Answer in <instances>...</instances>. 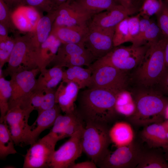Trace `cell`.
Wrapping results in <instances>:
<instances>
[{"mask_svg":"<svg viewBox=\"0 0 168 168\" xmlns=\"http://www.w3.org/2000/svg\"><path fill=\"white\" fill-rule=\"evenodd\" d=\"M96 164L93 161H86L77 163H75L70 168H97Z\"/></svg>","mask_w":168,"mask_h":168,"instance_id":"obj_46","label":"cell"},{"mask_svg":"<svg viewBox=\"0 0 168 168\" xmlns=\"http://www.w3.org/2000/svg\"><path fill=\"white\" fill-rule=\"evenodd\" d=\"M56 16L53 27L73 26L87 25L91 15L76 9L70 4L65 2L56 9Z\"/></svg>","mask_w":168,"mask_h":168,"instance_id":"obj_16","label":"cell"},{"mask_svg":"<svg viewBox=\"0 0 168 168\" xmlns=\"http://www.w3.org/2000/svg\"><path fill=\"white\" fill-rule=\"evenodd\" d=\"M143 0L144 1V0Z\"/></svg>","mask_w":168,"mask_h":168,"instance_id":"obj_56","label":"cell"},{"mask_svg":"<svg viewBox=\"0 0 168 168\" xmlns=\"http://www.w3.org/2000/svg\"><path fill=\"white\" fill-rule=\"evenodd\" d=\"M58 139L49 133L30 145L24 156L23 168H49Z\"/></svg>","mask_w":168,"mask_h":168,"instance_id":"obj_9","label":"cell"},{"mask_svg":"<svg viewBox=\"0 0 168 168\" xmlns=\"http://www.w3.org/2000/svg\"><path fill=\"white\" fill-rule=\"evenodd\" d=\"M118 2L134 14L139 10L136 2L138 0H117Z\"/></svg>","mask_w":168,"mask_h":168,"instance_id":"obj_45","label":"cell"},{"mask_svg":"<svg viewBox=\"0 0 168 168\" xmlns=\"http://www.w3.org/2000/svg\"><path fill=\"white\" fill-rule=\"evenodd\" d=\"M152 22L150 19L143 18H140L139 32L132 43L133 45L136 46L141 45V41L143 35Z\"/></svg>","mask_w":168,"mask_h":168,"instance_id":"obj_42","label":"cell"},{"mask_svg":"<svg viewBox=\"0 0 168 168\" xmlns=\"http://www.w3.org/2000/svg\"><path fill=\"white\" fill-rule=\"evenodd\" d=\"M61 109L58 104L49 110L44 111L39 114L34 123L26 143L31 145L38 140L40 133L45 130L53 126L57 116L60 114Z\"/></svg>","mask_w":168,"mask_h":168,"instance_id":"obj_19","label":"cell"},{"mask_svg":"<svg viewBox=\"0 0 168 168\" xmlns=\"http://www.w3.org/2000/svg\"><path fill=\"white\" fill-rule=\"evenodd\" d=\"M92 71L89 88H100L116 94L126 90L128 83L127 72L106 64H94L88 67Z\"/></svg>","mask_w":168,"mask_h":168,"instance_id":"obj_6","label":"cell"},{"mask_svg":"<svg viewBox=\"0 0 168 168\" xmlns=\"http://www.w3.org/2000/svg\"><path fill=\"white\" fill-rule=\"evenodd\" d=\"M165 117L166 120H168V105H167L165 110Z\"/></svg>","mask_w":168,"mask_h":168,"instance_id":"obj_53","label":"cell"},{"mask_svg":"<svg viewBox=\"0 0 168 168\" xmlns=\"http://www.w3.org/2000/svg\"><path fill=\"white\" fill-rule=\"evenodd\" d=\"M82 136L83 152L97 165L108 154L111 142L108 124L99 122L85 123Z\"/></svg>","mask_w":168,"mask_h":168,"instance_id":"obj_4","label":"cell"},{"mask_svg":"<svg viewBox=\"0 0 168 168\" xmlns=\"http://www.w3.org/2000/svg\"><path fill=\"white\" fill-rule=\"evenodd\" d=\"M143 150L138 143L133 141L128 145L118 147L109 152L97 165L101 168H136Z\"/></svg>","mask_w":168,"mask_h":168,"instance_id":"obj_11","label":"cell"},{"mask_svg":"<svg viewBox=\"0 0 168 168\" xmlns=\"http://www.w3.org/2000/svg\"><path fill=\"white\" fill-rule=\"evenodd\" d=\"M55 91L53 89L45 91L42 103L37 110L38 114L44 111L52 109L57 104L55 101Z\"/></svg>","mask_w":168,"mask_h":168,"instance_id":"obj_40","label":"cell"},{"mask_svg":"<svg viewBox=\"0 0 168 168\" xmlns=\"http://www.w3.org/2000/svg\"><path fill=\"white\" fill-rule=\"evenodd\" d=\"M41 17L37 9L29 6H20L11 13L15 27L21 31L28 33L35 31Z\"/></svg>","mask_w":168,"mask_h":168,"instance_id":"obj_17","label":"cell"},{"mask_svg":"<svg viewBox=\"0 0 168 168\" xmlns=\"http://www.w3.org/2000/svg\"><path fill=\"white\" fill-rule=\"evenodd\" d=\"M91 74L92 71L88 68H85L82 66H72L63 71L62 81L65 82H74L81 89L88 87Z\"/></svg>","mask_w":168,"mask_h":168,"instance_id":"obj_27","label":"cell"},{"mask_svg":"<svg viewBox=\"0 0 168 168\" xmlns=\"http://www.w3.org/2000/svg\"><path fill=\"white\" fill-rule=\"evenodd\" d=\"M77 85L73 82L62 81L55 91V101L61 111L66 113L76 110L75 102L77 100L79 90Z\"/></svg>","mask_w":168,"mask_h":168,"instance_id":"obj_18","label":"cell"},{"mask_svg":"<svg viewBox=\"0 0 168 168\" xmlns=\"http://www.w3.org/2000/svg\"><path fill=\"white\" fill-rule=\"evenodd\" d=\"M15 143L9 127L3 121L0 123V158L4 159L9 155L17 153L15 148Z\"/></svg>","mask_w":168,"mask_h":168,"instance_id":"obj_30","label":"cell"},{"mask_svg":"<svg viewBox=\"0 0 168 168\" xmlns=\"http://www.w3.org/2000/svg\"><path fill=\"white\" fill-rule=\"evenodd\" d=\"M166 1V2L168 3V0H165Z\"/></svg>","mask_w":168,"mask_h":168,"instance_id":"obj_55","label":"cell"},{"mask_svg":"<svg viewBox=\"0 0 168 168\" xmlns=\"http://www.w3.org/2000/svg\"><path fill=\"white\" fill-rule=\"evenodd\" d=\"M10 7H17L22 6L24 0H5Z\"/></svg>","mask_w":168,"mask_h":168,"instance_id":"obj_48","label":"cell"},{"mask_svg":"<svg viewBox=\"0 0 168 168\" xmlns=\"http://www.w3.org/2000/svg\"><path fill=\"white\" fill-rule=\"evenodd\" d=\"M115 109L118 114L128 118L133 115L136 105L132 93L127 90L119 93L117 96Z\"/></svg>","mask_w":168,"mask_h":168,"instance_id":"obj_29","label":"cell"},{"mask_svg":"<svg viewBox=\"0 0 168 168\" xmlns=\"http://www.w3.org/2000/svg\"><path fill=\"white\" fill-rule=\"evenodd\" d=\"M156 87L163 95L168 97V67H166Z\"/></svg>","mask_w":168,"mask_h":168,"instance_id":"obj_43","label":"cell"},{"mask_svg":"<svg viewBox=\"0 0 168 168\" xmlns=\"http://www.w3.org/2000/svg\"><path fill=\"white\" fill-rule=\"evenodd\" d=\"M165 65L168 67V39H167L165 49Z\"/></svg>","mask_w":168,"mask_h":168,"instance_id":"obj_49","label":"cell"},{"mask_svg":"<svg viewBox=\"0 0 168 168\" xmlns=\"http://www.w3.org/2000/svg\"><path fill=\"white\" fill-rule=\"evenodd\" d=\"M74 0H67V1L66 2L69 3H70L71 2H72Z\"/></svg>","mask_w":168,"mask_h":168,"instance_id":"obj_54","label":"cell"},{"mask_svg":"<svg viewBox=\"0 0 168 168\" xmlns=\"http://www.w3.org/2000/svg\"><path fill=\"white\" fill-rule=\"evenodd\" d=\"M167 39L163 37L149 44L136 67L134 78L141 87L153 88L158 84L166 67L165 49Z\"/></svg>","mask_w":168,"mask_h":168,"instance_id":"obj_3","label":"cell"},{"mask_svg":"<svg viewBox=\"0 0 168 168\" xmlns=\"http://www.w3.org/2000/svg\"><path fill=\"white\" fill-rule=\"evenodd\" d=\"M149 45L114 47L103 57L96 60L94 64H106L127 72L138 66Z\"/></svg>","mask_w":168,"mask_h":168,"instance_id":"obj_7","label":"cell"},{"mask_svg":"<svg viewBox=\"0 0 168 168\" xmlns=\"http://www.w3.org/2000/svg\"><path fill=\"white\" fill-rule=\"evenodd\" d=\"M40 72L36 79L34 91L45 92L53 89L62 80L63 71L61 67L54 66L49 69H42Z\"/></svg>","mask_w":168,"mask_h":168,"instance_id":"obj_22","label":"cell"},{"mask_svg":"<svg viewBox=\"0 0 168 168\" xmlns=\"http://www.w3.org/2000/svg\"><path fill=\"white\" fill-rule=\"evenodd\" d=\"M45 92H35L34 91L30 99L31 105L35 110H37L41 106L44 98Z\"/></svg>","mask_w":168,"mask_h":168,"instance_id":"obj_44","label":"cell"},{"mask_svg":"<svg viewBox=\"0 0 168 168\" xmlns=\"http://www.w3.org/2000/svg\"><path fill=\"white\" fill-rule=\"evenodd\" d=\"M34 110L33 107L23 105L12 106L9 108L2 120L0 121H4L8 125L16 145H26L31 128L28 121Z\"/></svg>","mask_w":168,"mask_h":168,"instance_id":"obj_8","label":"cell"},{"mask_svg":"<svg viewBox=\"0 0 168 168\" xmlns=\"http://www.w3.org/2000/svg\"><path fill=\"white\" fill-rule=\"evenodd\" d=\"M163 37L157 23L152 21L143 35L141 44L149 45Z\"/></svg>","mask_w":168,"mask_h":168,"instance_id":"obj_36","label":"cell"},{"mask_svg":"<svg viewBox=\"0 0 168 168\" xmlns=\"http://www.w3.org/2000/svg\"><path fill=\"white\" fill-rule=\"evenodd\" d=\"M89 29L88 24L73 26H57L52 27L50 34L54 35L61 44H83Z\"/></svg>","mask_w":168,"mask_h":168,"instance_id":"obj_20","label":"cell"},{"mask_svg":"<svg viewBox=\"0 0 168 168\" xmlns=\"http://www.w3.org/2000/svg\"><path fill=\"white\" fill-rule=\"evenodd\" d=\"M128 17L124 19L115 26L113 39L114 47L120 45L126 42L131 43L132 40L128 26Z\"/></svg>","mask_w":168,"mask_h":168,"instance_id":"obj_33","label":"cell"},{"mask_svg":"<svg viewBox=\"0 0 168 168\" xmlns=\"http://www.w3.org/2000/svg\"><path fill=\"white\" fill-rule=\"evenodd\" d=\"M134 14L120 4L93 15L88 22L89 28L105 29L115 27L122 21Z\"/></svg>","mask_w":168,"mask_h":168,"instance_id":"obj_15","label":"cell"},{"mask_svg":"<svg viewBox=\"0 0 168 168\" xmlns=\"http://www.w3.org/2000/svg\"><path fill=\"white\" fill-rule=\"evenodd\" d=\"M16 40L8 36L0 40V69L8 63L14 47Z\"/></svg>","mask_w":168,"mask_h":168,"instance_id":"obj_35","label":"cell"},{"mask_svg":"<svg viewBox=\"0 0 168 168\" xmlns=\"http://www.w3.org/2000/svg\"></svg>","mask_w":168,"mask_h":168,"instance_id":"obj_57","label":"cell"},{"mask_svg":"<svg viewBox=\"0 0 168 168\" xmlns=\"http://www.w3.org/2000/svg\"><path fill=\"white\" fill-rule=\"evenodd\" d=\"M111 142L118 147L129 145L133 141L134 134L130 125L125 122L115 123L109 130Z\"/></svg>","mask_w":168,"mask_h":168,"instance_id":"obj_26","label":"cell"},{"mask_svg":"<svg viewBox=\"0 0 168 168\" xmlns=\"http://www.w3.org/2000/svg\"><path fill=\"white\" fill-rule=\"evenodd\" d=\"M118 94L100 88H88L81 91L77 99V112L85 123L96 122L108 124L118 114L115 109Z\"/></svg>","mask_w":168,"mask_h":168,"instance_id":"obj_1","label":"cell"},{"mask_svg":"<svg viewBox=\"0 0 168 168\" xmlns=\"http://www.w3.org/2000/svg\"><path fill=\"white\" fill-rule=\"evenodd\" d=\"M84 126L74 133L52 156L49 168H70L83 152L81 139Z\"/></svg>","mask_w":168,"mask_h":168,"instance_id":"obj_13","label":"cell"},{"mask_svg":"<svg viewBox=\"0 0 168 168\" xmlns=\"http://www.w3.org/2000/svg\"><path fill=\"white\" fill-rule=\"evenodd\" d=\"M8 31L6 26L0 23V40L5 39L9 36Z\"/></svg>","mask_w":168,"mask_h":168,"instance_id":"obj_47","label":"cell"},{"mask_svg":"<svg viewBox=\"0 0 168 168\" xmlns=\"http://www.w3.org/2000/svg\"><path fill=\"white\" fill-rule=\"evenodd\" d=\"M132 93L136 109L128 118L133 124L145 126L154 123H161L166 119L165 112L168 105V97L156 88L141 87Z\"/></svg>","mask_w":168,"mask_h":168,"instance_id":"obj_2","label":"cell"},{"mask_svg":"<svg viewBox=\"0 0 168 168\" xmlns=\"http://www.w3.org/2000/svg\"><path fill=\"white\" fill-rule=\"evenodd\" d=\"M157 24L164 37L168 39V3L163 2L162 7L156 15Z\"/></svg>","mask_w":168,"mask_h":168,"instance_id":"obj_37","label":"cell"},{"mask_svg":"<svg viewBox=\"0 0 168 168\" xmlns=\"http://www.w3.org/2000/svg\"><path fill=\"white\" fill-rule=\"evenodd\" d=\"M53 4L56 7L66 2L67 0H50Z\"/></svg>","mask_w":168,"mask_h":168,"instance_id":"obj_51","label":"cell"},{"mask_svg":"<svg viewBox=\"0 0 168 168\" xmlns=\"http://www.w3.org/2000/svg\"><path fill=\"white\" fill-rule=\"evenodd\" d=\"M163 3L162 0H144L139 10L138 14L142 18L150 19L156 15L161 8Z\"/></svg>","mask_w":168,"mask_h":168,"instance_id":"obj_34","label":"cell"},{"mask_svg":"<svg viewBox=\"0 0 168 168\" xmlns=\"http://www.w3.org/2000/svg\"><path fill=\"white\" fill-rule=\"evenodd\" d=\"M164 155L167 161L168 162V145L163 147Z\"/></svg>","mask_w":168,"mask_h":168,"instance_id":"obj_52","label":"cell"},{"mask_svg":"<svg viewBox=\"0 0 168 168\" xmlns=\"http://www.w3.org/2000/svg\"><path fill=\"white\" fill-rule=\"evenodd\" d=\"M83 120L80 118L70 124L58 136L59 140L70 137L77 131L84 126Z\"/></svg>","mask_w":168,"mask_h":168,"instance_id":"obj_41","label":"cell"},{"mask_svg":"<svg viewBox=\"0 0 168 168\" xmlns=\"http://www.w3.org/2000/svg\"><path fill=\"white\" fill-rule=\"evenodd\" d=\"M10 7L5 0H0V23L8 30H13L15 28L12 22Z\"/></svg>","mask_w":168,"mask_h":168,"instance_id":"obj_38","label":"cell"},{"mask_svg":"<svg viewBox=\"0 0 168 168\" xmlns=\"http://www.w3.org/2000/svg\"><path fill=\"white\" fill-rule=\"evenodd\" d=\"M80 118H81L76 109L73 112L66 113L64 115L60 114L56 119L53 128L49 133L59 140L58 136L63 130L71 123Z\"/></svg>","mask_w":168,"mask_h":168,"instance_id":"obj_32","label":"cell"},{"mask_svg":"<svg viewBox=\"0 0 168 168\" xmlns=\"http://www.w3.org/2000/svg\"><path fill=\"white\" fill-rule=\"evenodd\" d=\"M96 60L83 44H61L52 62L54 66L61 68L83 66L88 67Z\"/></svg>","mask_w":168,"mask_h":168,"instance_id":"obj_12","label":"cell"},{"mask_svg":"<svg viewBox=\"0 0 168 168\" xmlns=\"http://www.w3.org/2000/svg\"><path fill=\"white\" fill-rule=\"evenodd\" d=\"M115 27L105 29L89 27L83 44L96 60L105 55L114 47L113 39Z\"/></svg>","mask_w":168,"mask_h":168,"instance_id":"obj_14","label":"cell"},{"mask_svg":"<svg viewBox=\"0 0 168 168\" xmlns=\"http://www.w3.org/2000/svg\"><path fill=\"white\" fill-rule=\"evenodd\" d=\"M12 88L10 81L6 80L2 74L0 75V121L3 119L8 111Z\"/></svg>","mask_w":168,"mask_h":168,"instance_id":"obj_31","label":"cell"},{"mask_svg":"<svg viewBox=\"0 0 168 168\" xmlns=\"http://www.w3.org/2000/svg\"><path fill=\"white\" fill-rule=\"evenodd\" d=\"M141 136L150 148H162L168 145L164 128L161 123H154L144 126Z\"/></svg>","mask_w":168,"mask_h":168,"instance_id":"obj_21","label":"cell"},{"mask_svg":"<svg viewBox=\"0 0 168 168\" xmlns=\"http://www.w3.org/2000/svg\"><path fill=\"white\" fill-rule=\"evenodd\" d=\"M61 43L50 34L46 40L40 46L39 51L38 64L40 70L46 68L54 58Z\"/></svg>","mask_w":168,"mask_h":168,"instance_id":"obj_24","label":"cell"},{"mask_svg":"<svg viewBox=\"0 0 168 168\" xmlns=\"http://www.w3.org/2000/svg\"><path fill=\"white\" fill-rule=\"evenodd\" d=\"M69 3L78 11L92 16L120 4L117 0H75Z\"/></svg>","mask_w":168,"mask_h":168,"instance_id":"obj_23","label":"cell"},{"mask_svg":"<svg viewBox=\"0 0 168 168\" xmlns=\"http://www.w3.org/2000/svg\"><path fill=\"white\" fill-rule=\"evenodd\" d=\"M162 124L164 128L166 138L168 142V120H165Z\"/></svg>","mask_w":168,"mask_h":168,"instance_id":"obj_50","label":"cell"},{"mask_svg":"<svg viewBox=\"0 0 168 168\" xmlns=\"http://www.w3.org/2000/svg\"><path fill=\"white\" fill-rule=\"evenodd\" d=\"M136 168H168L164 154L153 150H143Z\"/></svg>","mask_w":168,"mask_h":168,"instance_id":"obj_28","label":"cell"},{"mask_svg":"<svg viewBox=\"0 0 168 168\" xmlns=\"http://www.w3.org/2000/svg\"><path fill=\"white\" fill-rule=\"evenodd\" d=\"M16 43L5 70L6 74L39 68V48L34 44L31 32L16 38Z\"/></svg>","mask_w":168,"mask_h":168,"instance_id":"obj_5","label":"cell"},{"mask_svg":"<svg viewBox=\"0 0 168 168\" xmlns=\"http://www.w3.org/2000/svg\"><path fill=\"white\" fill-rule=\"evenodd\" d=\"M40 72V70L38 68L14 73L10 75L12 96L9 101V108L29 101L35 88L36 76Z\"/></svg>","mask_w":168,"mask_h":168,"instance_id":"obj_10","label":"cell"},{"mask_svg":"<svg viewBox=\"0 0 168 168\" xmlns=\"http://www.w3.org/2000/svg\"><path fill=\"white\" fill-rule=\"evenodd\" d=\"M56 9L48 13L46 15L42 16L35 31L31 32L34 43L39 48L50 34L56 16Z\"/></svg>","mask_w":168,"mask_h":168,"instance_id":"obj_25","label":"cell"},{"mask_svg":"<svg viewBox=\"0 0 168 168\" xmlns=\"http://www.w3.org/2000/svg\"><path fill=\"white\" fill-rule=\"evenodd\" d=\"M29 6L37 10L49 13L56 9V7L50 0H24Z\"/></svg>","mask_w":168,"mask_h":168,"instance_id":"obj_39","label":"cell"}]
</instances>
